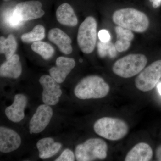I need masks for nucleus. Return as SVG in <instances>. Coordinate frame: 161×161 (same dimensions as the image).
<instances>
[{
    "label": "nucleus",
    "mask_w": 161,
    "mask_h": 161,
    "mask_svg": "<svg viewBox=\"0 0 161 161\" xmlns=\"http://www.w3.org/2000/svg\"><path fill=\"white\" fill-rule=\"evenodd\" d=\"M112 20L117 26L137 33L147 31L150 26V21L147 15L133 8L116 10L112 15Z\"/></svg>",
    "instance_id": "obj_1"
},
{
    "label": "nucleus",
    "mask_w": 161,
    "mask_h": 161,
    "mask_svg": "<svg viewBox=\"0 0 161 161\" xmlns=\"http://www.w3.org/2000/svg\"><path fill=\"white\" fill-rule=\"evenodd\" d=\"M110 86L103 78L97 75L83 78L75 89V96L80 99L104 98L110 92Z\"/></svg>",
    "instance_id": "obj_2"
},
{
    "label": "nucleus",
    "mask_w": 161,
    "mask_h": 161,
    "mask_svg": "<svg viewBox=\"0 0 161 161\" xmlns=\"http://www.w3.org/2000/svg\"><path fill=\"white\" fill-rule=\"evenodd\" d=\"M95 132L101 137L111 141H118L128 134L129 127L122 119L113 117H104L95 122Z\"/></svg>",
    "instance_id": "obj_3"
},
{
    "label": "nucleus",
    "mask_w": 161,
    "mask_h": 161,
    "mask_svg": "<svg viewBox=\"0 0 161 161\" xmlns=\"http://www.w3.org/2000/svg\"><path fill=\"white\" fill-rule=\"evenodd\" d=\"M147 63L146 56L142 54H131L116 60L112 66L115 75L125 78L138 75Z\"/></svg>",
    "instance_id": "obj_4"
},
{
    "label": "nucleus",
    "mask_w": 161,
    "mask_h": 161,
    "mask_svg": "<svg viewBox=\"0 0 161 161\" xmlns=\"http://www.w3.org/2000/svg\"><path fill=\"white\" fill-rule=\"evenodd\" d=\"M108 150V145L103 140L90 138L76 147L75 156L78 161L103 160L107 158Z\"/></svg>",
    "instance_id": "obj_5"
},
{
    "label": "nucleus",
    "mask_w": 161,
    "mask_h": 161,
    "mask_svg": "<svg viewBox=\"0 0 161 161\" xmlns=\"http://www.w3.org/2000/svg\"><path fill=\"white\" fill-rule=\"evenodd\" d=\"M97 23L95 18L88 16L78 28L77 42L79 48L85 54L94 51L97 40Z\"/></svg>",
    "instance_id": "obj_6"
},
{
    "label": "nucleus",
    "mask_w": 161,
    "mask_h": 161,
    "mask_svg": "<svg viewBox=\"0 0 161 161\" xmlns=\"http://www.w3.org/2000/svg\"><path fill=\"white\" fill-rule=\"evenodd\" d=\"M161 78V60H156L144 68L135 80V86L143 92L151 91Z\"/></svg>",
    "instance_id": "obj_7"
},
{
    "label": "nucleus",
    "mask_w": 161,
    "mask_h": 161,
    "mask_svg": "<svg viewBox=\"0 0 161 161\" xmlns=\"http://www.w3.org/2000/svg\"><path fill=\"white\" fill-rule=\"evenodd\" d=\"M39 81L43 89L42 98L44 103L49 106L57 104L62 94L59 83L47 75L41 76Z\"/></svg>",
    "instance_id": "obj_8"
},
{
    "label": "nucleus",
    "mask_w": 161,
    "mask_h": 161,
    "mask_svg": "<svg viewBox=\"0 0 161 161\" xmlns=\"http://www.w3.org/2000/svg\"><path fill=\"white\" fill-rule=\"evenodd\" d=\"M14 13L21 21L26 22L42 17L45 12L40 2L29 1L18 4L14 9Z\"/></svg>",
    "instance_id": "obj_9"
},
{
    "label": "nucleus",
    "mask_w": 161,
    "mask_h": 161,
    "mask_svg": "<svg viewBox=\"0 0 161 161\" xmlns=\"http://www.w3.org/2000/svg\"><path fill=\"white\" fill-rule=\"evenodd\" d=\"M53 115L51 107L45 104L39 106L30 121V133L36 134L43 131L49 124Z\"/></svg>",
    "instance_id": "obj_10"
},
{
    "label": "nucleus",
    "mask_w": 161,
    "mask_h": 161,
    "mask_svg": "<svg viewBox=\"0 0 161 161\" xmlns=\"http://www.w3.org/2000/svg\"><path fill=\"white\" fill-rule=\"evenodd\" d=\"M76 65L73 58L60 57L56 60V66L50 69V75L58 83H63Z\"/></svg>",
    "instance_id": "obj_11"
},
{
    "label": "nucleus",
    "mask_w": 161,
    "mask_h": 161,
    "mask_svg": "<svg viewBox=\"0 0 161 161\" xmlns=\"http://www.w3.org/2000/svg\"><path fill=\"white\" fill-rule=\"evenodd\" d=\"M21 144L20 136L14 130L9 128L0 127V151L9 153L17 150Z\"/></svg>",
    "instance_id": "obj_12"
},
{
    "label": "nucleus",
    "mask_w": 161,
    "mask_h": 161,
    "mask_svg": "<svg viewBox=\"0 0 161 161\" xmlns=\"http://www.w3.org/2000/svg\"><path fill=\"white\" fill-rule=\"evenodd\" d=\"M27 104V99L25 95L17 94L15 95L13 103L5 110V114L8 119L14 123L19 122L23 120Z\"/></svg>",
    "instance_id": "obj_13"
},
{
    "label": "nucleus",
    "mask_w": 161,
    "mask_h": 161,
    "mask_svg": "<svg viewBox=\"0 0 161 161\" xmlns=\"http://www.w3.org/2000/svg\"><path fill=\"white\" fill-rule=\"evenodd\" d=\"M48 39L54 43L64 54H69L73 52L72 40L69 36L59 28H53L48 34Z\"/></svg>",
    "instance_id": "obj_14"
},
{
    "label": "nucleus",
    "mask_w": 161,
    "mask_h": 161,
    "mask_svg": "<svg viewBox=\"0 0 161 161\" xmlns=\"http://www.w3.org/2000/svg\"><path fill=\"white\" fill-rule=\"evenodd\" d=\"M22 72V66L19 55L14 54L0 67V76L3 78L16 79Z\"/></svg>",
    "instance_id": "obj_15"
},
{
    "label": "nucleus",
    "mask_w": 161,
    "mask_h": 161,
    "mask_svg": "<svg viewBox=\"0 0 161 161\" xmlns=\"http://www.w3.org/2000/svg\"><path fill=\"white\" fill-rule=\"evenodd\" d=\"M153 152L151 147L145 142L136 144L127 153L125 161H149L152 159Z\"/></svg>",
    "instance_id": "obj_16"
},
{
    "label": "nucleus",
    "mask_w": 161,
    "mask_h": 161,
    "mask_svg": "<svg viewBox=\"0 0 161 161\" xmlns=\"http://www.w3.org/2000/svg\"><path fill=\"white\" fill-rule=\"evenodd\" d=\"M56 17L58 22L64 26L74 27L78 23L75 12L68 3H63L58 7L56 11Z\"/></svg>",
    "instance_id": "obj_17"
},
{
    "label": "nucleus",
    "mask_w": 161,
    "mask_h": 161,
    "mask_svg": "<svg viewBox=\"0 0 161 161\" xmlns=\"http://www.w3.org/2000/svg\"><path fill=\"white\" fill-rule=\"evenodd\" d=\"M36 147L39 152V157L45 159L57 154L62 147V145L60 143L56 142L51 137H45L38 141Z\"/></svg>",
    "instance_id": "obj_18"
},
{
    "label": "nucleus",
    "mask_w": 161,
    "mask_h": 161,
    "mask_svg": "<svg viewBox=\"0 0 161 161\" xmlns=\"http://www.w3.org/2000/svg\"><path fill=\"white\" fill-rule=\"evenodd\" d=\"M17 48V42L14 36L9 35L8 37H0V53L4 54L6 60H9L14 55Z\"/></svg>",
    "instance_id": "obj_19"
},
{
    "label": "nucleus",
    "mask_w": 161,
    "mask_h": 161,
    "mask_svg": "<svg viewBox=\"0 0 161 161\" xmlns=\"http://www.w3.org/2000/svg\"><path fill=\"white\" fill-rule=\"evenodd\" d=\"M33 51L40 55L44 60H48L53 56L55 50L49 43L42 41L33 43L31 46Z\"/></svg>",
    "instance_id": "obj_20"
},
{
    "label": "nucleus",
    "mask_w": 161,
    "mask_h": 161,
    "mask_svg": "<svg viewBox=\"0 0 161 161\" xmlns=\"http://www.w3.org/2000/svg\"><path fill=\"white\" fill-rule=\"evenodd\" d=\"M45 37V30L44 26L37 25L34 27L31 31L22 35L21 39L24 43H30L41 41Z\"/></svg>",
    "instance_id": "obj_21"
},
{
    "label": "nucleus",
    "mask_w": 161,
    "mask_h": 161,
    "mask_svg": "<svg viewBox=\"0 0 161 161\" xmlns=\"http://www.w3.org/2000/svg\"><path fill=\"white\" fill-rule=\"evenodd\" d=\"M98 55L101 58H104L109 56L111 58L115 57L116 55V50L115 45L110 42H98L97 45Z\"/></svg>",
    "instance_id": "obj_22"
},
{
    "label": "nucleus",
    "mask_w": 161,
    "mask_h": 161,
    "mask_svg": "<svg viewBox=\"0 0 161 161\" xmlns=\"http://www.w3.org/2000/svg\"><path fill=\"white\" fill-rule=\"evenodd\" d=\"M3 20L7 26L13 29L19 28L25 22L21 21L17 17L14 13V9L5 13L3 16Z\"/></svg>",
    "instance_id": "obj_23"
},
{
    "label": "nucleus",
    "mask_w": 161,
    "mask_h": 161,
    "mask_svg": "<svg viewBox=\"0 0 161 161\" xmlns=\"http://www.w3.org/2000/svg\"><path fill=\"white\" fill-rule=\"evenodd\" d=\"M115 30L117 39H122L131 42L134 39V35L130 30L118 26L115 27Z\"/></svg>",
    "instance_id": "obj_24"
},
{
    "label": "nucleus",
    "mask_w": 161,
    "mask_h": 161,
    "mask_svg": "<svg viewBox=\"0 0 161 161\" xmlns=\"http://www.w3.org/2000/svg\"><path fill=\"white\" fill-rule=\"evenodd\" d=\"M114 45L117 51L121 53L126 51L130 48L131 42L122 39H117Z\"/></svg>",
    "instance_id": "obj_25"
},
{
    "label": "nucleus",
    "mask_w": 161,
    "mask_h": 161,
    "mask_svg": "<svg viewBox=\"0 0 161 161\" xmlns=\"http://www.w3.org/2000/svg\"><path fill=\"white\" fill-rule=\"evenodd\" d=\"M75 160V156L73 151L67 149L64 150L60 156L55 160L56 161H74Z\"/></svg>",
    "instance_id": "obj_26"
},
{
    "label": "nucleus",
    "mask_w": 161,
    "mask_h": 161,
    "mask_svg": "<svg viewBox=\"0 0 161 161\" xmlns=\"http://www.w3.org/2000/svg\"><path fill=\"white\" fill-rule=\"evenodd\" d=\"M98 37L100 41L108 42L111 40V36L109 32L106 30H101L98 33Z\"/></svg>",
    "instance_id": "obj_27"
},
{
    "label": "nucleus",
    "mask_w": 161,
    "mask_h": 161,
    "mask_svg": "<svg viewBox=\"0 0 161 161\" xmlns=\"http://www.w3.org/2000/svg\"><path fill=\"white\" fill-rule=\"evenodd\" d=\"M156 158L158 161H161V145L158 147L156 151Z\"/></svg>",
    "instance_id": "obj_28"
},
{
    "label": "nucleus",
    "mask_w": 161,
    "mask_h": 161,
    "mask_svg": "<svg viewBox=\"0 0 161 161\" xmlns=\"http://www.w3.org/2000/svg\"><path fill=\"white\" fill-rule=\"evenodd\" d=\"M153 2V7L156 8L160 5L161 3V0H152Z\"/></svg>",
    "instance_id": "obj_29"
},
{
    "label": "nucleus",
    "mask_w": 161,
    "mask_h": 161,
    "mask_svg": "<svg viewBox=\"0 0 161 161\" xmlns=\"http://www.w3.org/2000/svg\"><path fill=\"white\" fill-rule=\"evenodd\" d=\"M157 88L158 90L159 93L161 95V83H159L157 86Z\"/></svg>",
    "instance_id": "obj_30"
},
{
    "label": "nucleus",
    "mask_w": 161,
    "mask_h": 161,
    "mask_svg": "<svg viewBox=\"0 0 161 161\" xmlns=\"http://www.w3.org/2000/svg\"><path fill=\"white\" fill-rule=\"evenodd\" d=\"M3 1H6V2H8V1H10V0H3Z\"/></svg>",
    "instance_id": "obj_31"
}]
</instances>
